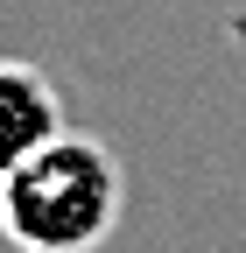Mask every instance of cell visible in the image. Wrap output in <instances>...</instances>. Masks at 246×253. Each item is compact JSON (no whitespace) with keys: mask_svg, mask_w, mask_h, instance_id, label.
Returning a JSON list of instances; mask_svg holds the SVG:
<instances>
[{"mask_svg":"<svg viewBox=\"0 0 246 253\" xmlns=\"http://www.w3.org/2000/svg\"><path fill=\"white\" fill-rule=\"evenodd\" d=\"M120 211H127L120 155L71 126L0 183V239L14 253H99L120 232Z\"/></svg>","mask_w":246,"mask_h":253,"instance_id":"6da1fadb","label":"cell"},{"mask_svg":"<svg viewBox=\"0 0 246 253\" xmlns=\"http://www.w3.org/2000/svg\"><path fill=\"white\" fill-rule=\"evenodd\" d=\"M64 134V91L49 71L21 56H0V183H7L28 155H42Z\"/></svg>","mask_w":246,"mask_h":253,"instance_id":"7a4b0ae2","label":"cell"}]
</instances>
